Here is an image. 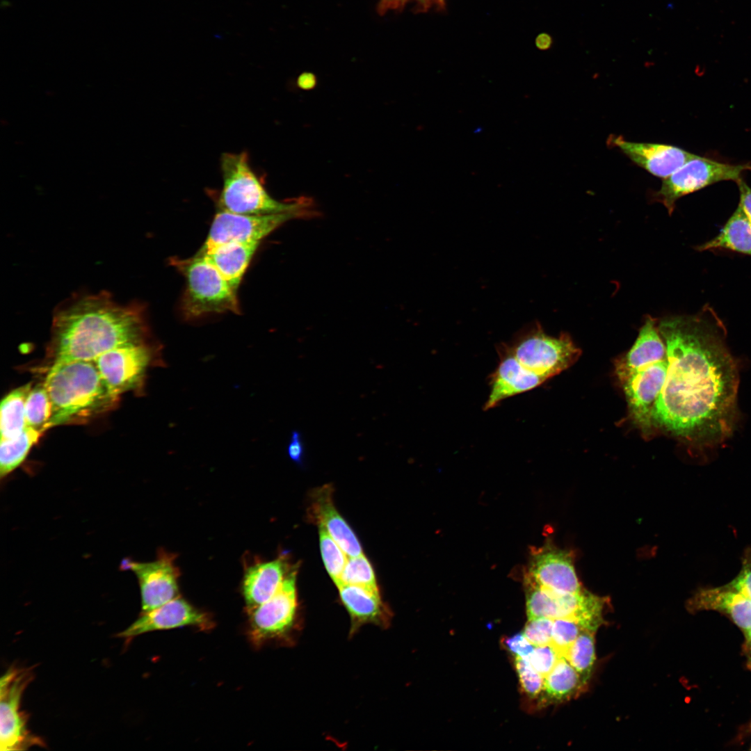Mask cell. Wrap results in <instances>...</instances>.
I'll return each mask as SVG.
<instances>
[{
    "instance_id": "43",
    "label": "cell",
    "mask_w": 751,
    "mask_h": 751,
    "mask_svg": "<svg viewBox=\"0 0 751 751\" xmlns=\"http://www.w3.org/2000/svg\"><path fill=\"white\" fill-rule=\"evenodd\" d=\"M552 40L550 35L543 33L539 35L537 40V45L541 49H547L551 45Z\"/></svg>"
},
{
    "instance_id": "44",
    "label": "cell",
    "mask_w": 751,
    "mask_h": 751,
    "mask_svg": "<svg viewBox=\"0 0 751 751\" xmlns=\"http://www.w3.org/2000/svg\"><path fill=\"white\" fill-rule=\"evenodd\" d=\"M750 729H751V724H750Z\"/></svg>"
},
{
    "instance_id": "21",
    "label": "cell",
    "mask_w": 751,
    "mask_h": 751,
    "mask_svg": "<svg viewBox=\"0 0 751 751\" xmlns=\"http://www.w3.org/2000/svg\"><path fill=\"white\" fill-rule=\"evenodd\" d=\"M332 489L325 485L312 495L311 517L323 527L349 557L363 554L359 540L334 507Z\"/></svg>"
},
{
    "instance_id": "15",
    "label": "cell",
    "mask_w": 751,
    "mask_h": 751,
    "mask_svg": "<svg viewBox=\"0 0 751 751\" xmlns=\"http://www.w3.org/2000/svg\"><path fill=\"white\" fill-rule=\"evenodd\" d=\"M667 367L666 359L634 372L621 382L630 414L645 432L653 426L652 410L664 385Z\"/></svg>"
},
{
    "instance_id": "4",
    "label": "cell",
    "mask_w": 751,
    "mask_h": 751,
    "mask_svg": "<svg viewBox=\"0 0 751 751\" xmlns=\"http://www.w3.org/2000/svg\"><path fill=\"white\" fill-rule=\"evenodd\" d=\"M220 167L223 181L218 202L220 210L245 215L300 212V202H280L268 194L250 165L245 152L224 153Z\"/></svg>"
},
{
    "instance_id": "22",
    "label": "cell",
    "mask_w": 751,
    "mask_h": 751,
    "mask_svg": "<svg viewBox=\"0 0 751 751\" xmlns=\"http://www.w3.org/2000/svg\"><path fill=\"white\" fill-rule=\"evenodd\" d=\"M284 556L248 567L243 581V593L251 611L268 600L278 590L291 569Z\"/></svg>"
},
{
    "instance_id": "28",
    "label": "cell",
    "mask_w": 751,
    "mask_h": 751,
    "mask_svg": "<svg viewBox=\"0 0 751 751\" xmlns=\"http://www.w3.org/2000/svg\"><path fill=\"white\" fill-rule=\"evenodd\" d=\"M42 433L26 427L13 438L1 439L0 477H6L24 461L30 449L39 439Z\"/></svg>"
},
{
    "instance_id": "8",
    "label": "cell",
    "mask_w": 751,
    "mask_h": 751,
    "mask_svg": "<svg viewBox=\"0 0 751 751\" xmlns=\"http://www.w3.org/2000/svg\"><path fill=\"white\" fill-rule=\"evenodd\" d=\"M28 670L10 668L0 682V745L1 751L26 750L38 745L26 727L27 718L20 710L22 694L31 679Z\"/></svg>"
},
{
    "instance_id": "18",
    "label": "cell",
    "mask_w": 751,
    "mask_h": 751,
    "mask_svg": "<svg viewBox=\"0 0 751 751\" xmlns=\"http://www.w3.org/2000/svg\"><path fill=\"white\" fill-rule=\"evenodd\" d=\"M498 351L500 361L491 378L490 391L484 405L485 410L506 398L531 390L547 380L525 368L504 344L499 346Z\"/></svg>"
},
{
    "instance_id": "6",
    "label": "cell",
    "mask_w": 751,
    "mask_h": 751,
    "mask_svg": "<svg viewBox=\"0 0 751 751\" xmlns=\"http://www.w3.org/2000/svg\"><path fill=\"white\" fill-rule=\"evenodd\" d=\"M504 345L525 368L547 380L569 368L581 355L568 334L548 335L538 322L521 329Z\"/></svg>"
},
{
    "instance_id": "27",
    "label": "cell",
    "mask_w": 751,
    "mask_h": 751,
    "mask_svg": "<svg viewBox=\"0 0 751 751\" xmlns=\"http://www.w3.org/2000/svg\"><path fill=\"white\" fill-rule=\"evenodd\" d=\"M31 387V383L26 384L3 398L0 408L1 439L17 437L26 428L25 404Z\"/></svg>"
},
{
    "instance_id": "32",
    "label": "cell",
    "mask_w": 751,
    "mask_h": 751,
    "mask_svg": "<svg viewBox=\"0 0 751 751\" xmlns=\"http://www.w3.org/2000/svg\"><path fill=\"white\" fill-rule=\"evenodd\" d=\"M341 583L379 590L372 566L364 554L348 559L338 585Z\"/></svg>"
},
{
    "instance_id": "30",
    "label": "cell",
    "mask_w": 751,
    "mask_h": 751,
    "mask_svg": "<svg viewBox=\"0 0 751 751\" xmlns=\"http://www.w3.org/2000/svg\"><path fill=\"white\" fill-rule=\"evenodd\" d=\"M51 416V404L45 384L38 383L31 387L25 404L26 427L41 433L48 429Z\"/></svg>"
},
{
    "instance_id": "12",
    "label": "cell",
    "mask_w": 751,
    "mask_h": 751,
    "mask_svg": "<svg viewBox=\"0 0 751 751\" xmlns=\"http://www.w3.org/2000/svg\"><path fill=\"white\" fill-rule=\"evenodd\" d=\"M174 558L172 554L161 550L152 562L140 563L129 558L121 562L120 568L134 572L138 581L141 613L151 611L177 597L179 572Z\"/></svg>"
},
{
    "instance_id": "16",
    "label": "cell",
    "mask_w": 751,
    "mask_h": 751,
    "mask_svg": "<svg viewBox=\"0 0 751 751\" xmlns=\"http://www.w3.org/2000/svg\"><path fill=\"white\" fill-rule=\"evenodd\" d=\"M211 625L212 622L207 614L177 597L157 608L141 613L135 622L118 633L117 636L130 639L152 631L184 626H195L207 629H210Z\"/></svg>"
},
{
    "instance_id": "9",
    "label": "cell",
    "mask_w": 751,
    "mask_h": 751,
    "mask_svg": "<svg viewBox=\"0 0 751 751\" xmlns=\"http://www.w3.org/2000/svg\"><path fill=\"white\" fill-rule=\"evenodd\" d=\"M526 612L528 620L572 617L579 622L597 618L602 612L605 599L586 590L575 594H560L524 579Z\"/></svg>"
},
{
    "instance_id": "23",
    "label": "cell",
    "mask_w": 751,
    "mask_h": 751,
    "mask_svg": "<svg viewBox=\"0 0 751 751\" xmlns=\"http://www.w3.org/2000/svg\"><path fill=\"white\" fill-rule=\"evenodd\" d=\"M340 599L351 618V630L364 624L385 626L389 621V611L382 603L379 590L362 586L341 583L337 586Z\"/></svg>"
},
{
    "instance_id": "20",
    "label": "cell",
    "mask_w": 751,
    "mask_h": 751,
    "mask_svg": "<svg viewBox=\"0 0 751 751\" xmlns=\"http://www.w3.org/2000/svg\"><path fill=\"white\" fill-rule=\"evenodd\" d=\"M658 324L656 318L647 316L634 344L616 362L615 371L620 382L634 372L667 359L665 344Z\"/></svg>"
},
{
    "instance_id": "37",
    "label": "cell",
    "mask_w": 751,
    "mask_h": 751,
    "mask_svg": "<svg viewBox=\"0 0 751 751\" xmlns=\"http://www.w3.org/2000/svg\"><path fill=\"white\" fill-rule=\"evenodd\" d=\"M727 585L751 600V549L745 552L738 574Z\"/></svg>"
},
{
    "instance_id": "17",
    "label": "cell",
    "mask_w": 751,
    "mask_h": 751,
    "mask_svg": "<svg viewBox=\"0 0 751 751\" xmlns=\"http://www.w3.org/2000/svg\"><path fill=\"white\" fill-rule=\"evenodd\" d=\"M612 143L636 165L663 179L696 155L677 146L631 142L621 136Z\"/></svg>"
},
{
    "instance_id": "25",
    "label": "cell",
    "mask_w": 751,
    "mask_h": 751,
    "mask_svg": "<svg viewBox=\"0 0 751 751\" xmlns=\"http://www.w3.org/2000/svg\"><path fill=\"white\" fill-rule=\"evenodd\" d=\"M586 685L563 656L544 677L543 693L540 702L545 704L570 700L583 691Z\"/></svg>"
},
{
    "instance_id": "5",
    "label": "cell",
    "mask_w": 751,
    "mask_h": 751,
    "mask_svg": "<svg viewBox=\"0 0 751 751\" xmlns=\"http://www.w3.org/2000/svg\"><path fill=\"white\" fill-rule=\"evenodd\" d=\"M172 264L186 278L182 300L186 317L195 318L227 312L239 313L236 290L204 256L172 259Z\"/></svg>"
},
{
    "instance_id": "45",
    "label": "cell",
    "mask_w": 751,
    "mask_h": 751,
    "mask_svg": "<svg viewBox=\"0 0 751 751\" xmlns=\"http://www.w3.org/2000/svg\"><path fill=\"white\" fill-rule=\"evenodd\" d=\"M751 749V748H750Z\"/></svg>"
},
{
    "instance_id": "39",
    "label": "cell",
    "mask_w": 751,
    "mask_h": 751,
    "mask_svg": "<svg viewBox=\"0 0 751 751\" xmlns=\"http://www.w3.org/2000/svg\"><path fill=\"white\" fill-rule=\"evenodd\" d=\"M286 452L289 458L299 466H302L305 455V447L302 434L297 430L291 432Z\"/></svg>"
},
{
    "instance_id": "13",
    "label": "cell",
    "mask_w": 751,
    "mask_h": 751,
    "mask_svg": "<svg viewBox=\"0 0 751 751\" xmlns=\"http://www.w3.org/2000/svg\"><path fill=\"white\" fill-rule=\"evenodd\" d=\"M296 567H292L276 592L251 611V633L256 640L284 633L292 625L297 608Z\"/></svg>"
},
{
    "instance_id": "36",
    "label": "cell",
    "mask_w": 751,
    "mask_h": 751,
    "mask_svg": "<svg viewBox=\"0 0 751 751\" xmlns=\"http://www.w3.org/2000/svg\"><path fill=\"white\" fill-rule=\"evenodd\" d=\"M554 620L537 617L528 620L523 633L535 646L551 643Z\"/></svg>"
},
{
    "instance_id": "26",
    "label": "cell",
    "mask_w": 751,
    "mask_h": 751,
    "mask_svg": "<svg viewBox=\"0 0 751 751\" xmlns=\"http://www.w3.org/2000/svg\"><path fill=\"white\" fill-rule=\"evenodd\" d=\"M715 249L751 256V221L739 206L716 237L696 247L698 251Z\"/></svg>"
},
{
    "instance_id": "40",
    "label": "cell",
    "mask_w": 751,
    "mask_h": 751,
    "mask_svg": "<svg viewBox=\"0 0 751 751\" xmlns=\"http://www.w3.org/2000/svg\"><path fill=\"white\" fill-rule=\"evenodd\" d=\"M740 193L739 207L751 221V188L741 179L736 183Z\"/></svg>"
},
{
    "instance_id": "3",
    "label": "cell",
    "mask_w": 751,
    "mask_h": 751,
    "mask_svg": "<svg viewBox=\"0 0 751 751\" xmlns=\"http://www.w3.org/2000/svg\"><path fill=\"white\" fill-rule=\"evenodd\" d=\"M44 384L51 404L48 429L88 419L111 409L118 400L94 361L54 363Z\"/></svg>"
},
{
    "instance_id": "7",
    "label": "cell",
    "mask_w": 751,
    "mask_h": 751,
    "mask_svg": "<svg viewBox=\"0 0 751 751\" xmlns=\"http://www.w3.org/2000/svg\"><path fill=\"white\" fill-rule=\"evenodd\" d=\"M747 170H751L749 163L734 165L695 155L663 179L661 187L652 196L670 215L681 197L722 181L737 183Z\"/></svg>"
},
{
    "instance_id": "33",
    "label": "cell",
    "mask_w": 751,
    "mask_h": 751,
    "mask_svg": "<svg viewBox=\"0 0 751 751\" xmlns=\"http://www.w3.org/2000/svg\"><path fill=\"white\" fill-rule=\"evenodd\" d=\"M514 665L524 694L530 699L540 701L544 688V677L531 665L527 658L515 657Z\"/></svg>"
},
{
    "instance_id": "2",
    "label": "cell",
    "mask_w": 751,
    "mask_h": 751,
    "mask_svg": "<svg viewBox=\"0 0 751 751\" xmlns=\"http://www.w3.org/2000/svg\"><path fill=\"white\" fill-rule=\"evenodd\" d=\"M143 308L121 305L111 294L78 295L56 308L49 352L54 363L94 361L115 348L146 341Z\"/></svg>"
},
{
    "instance_id": "1",
    "label": "cell",
    "mask_w": 751,
    "mask_h": 751,
    "mask_svg": "<svg viewBox=\"0 0 751 751\" xmlns=\"http://www.w3.org/2000/svg\"><path fill=\"white\" fill-rule=\"evenodd\" d=\"M658 327L668 367L653 426L701 446L718 444L734 428L738 385L722 322L706 306L694 316L663 318Z\"/></svg>"
},
{
    "instance_id": "19",
    "label": "cell",
    "mask_w": 751,
    "mask_h": 751,
    "mask_svg": "<svg viewBox=\"0 0 751 751\" xmlns=\"http://www.w3.org/2000/svg\"><path fill=\"white\" fill-rule=\"evenodd\" d=\"M687 607L691 612L721 613L743 631L751 628V600L727 584L697 590L688 601Z\"/></svg>"
},
{
    "instance_id": "24",
    "label": "cell",
    "mask_w": 751,
    "mask_h": 751,
    "mask_svg": "<svg viewBox=\"0 0 751 751\" xmlns=\"http://www.w3.org/2000/svg\"><path fill=\"white\" fill-rule=\"evenodd\" d=\"M260 241H233L199 253L236 290Z\"/></svg>"
},
{
    "instance_id": "38",
    "label": "cell",
    "mask_w": 751,
    "mask_h": 751,
    "mask_svg": "<svg viewBox=\"0 0 751 751\" xmlns=\"http://www.w3.org/2000/svg\"><path fill=\"white\" fill-rule=\"evenodd\" d=\"M503 645L515 657L528 658L535 648L522 633H518L503 640Z\"/></svg>"
},
{
    "instance_id": "34",
    "label": "cell",
    "mask_w": 751,
    "mask_h": 751,
    "mask_svg": "<svg viewBox=\"0 0 751 751\" xmlns=\"http://www.w3.org/2000/svg\"><path fill=\"white\" fill-rule=\"evenodd\" d=\"M585 629L572 617L554 620L551 644L563 656L566 650Z\"/></svg>"
},
{
    "instance_id": "14",
    "label": "cell",
    "mask_w": 751,
    "mask_h": 751,
    "mask_svg": "<svg viewBox=\"0 0 751 751\" xmlns=\"http://www.w3.org/2000/svg\"><path fill=\"white\" fill-rule=\"evenodd\" d=\"M524 579L560 594H575L583 590L572 556L549 544L534 551Z\"/></svg>"
},
{
    "instance_id": "35",
    "label": "cell",
    "mask_w": 751,
    "mask_h": 751,
    "mask_svg": "<svg viewBox=\"0 0 751 751\" xmlns=\"http://www.w3.org/2000/svg\"><path fill=\"white\" fill-rule=\"evenodd\" d=\"M563 656L551 644L535 646L527 658L533 668L544 677Z\"/></svg>"
},
{
    "instance_id": "41",
    "label": "cell",
    "mask_w": 751,
    "mask_h": 751,
    "mask_svg": "<svg viewBox=\"0 0 751 751\" xmlns=\"http://www.w3.org/2000/svg\"><path fill=\"white\" fill-rule=\"evenodd\" d=\"M297 84L301 89L310 90L315 87L316 84V78L315 75L311 72H303L298 76Z\"/></svg>"
},
{
    "instance_id": "10",
    "label": "cell",
    "mask_w": 751,
    "mask_h": 751,
    "mask_svg": "<svg viewBox=\"0 0 751 751\" xmlns=\"http://www.w3.org/2000/svg\"><path fill=\"white\" fill-rule=\"evenodd\" d=\"M153 357L152 348L145 341L115 348L94 362L110 392L118 397L143 385Z\"/></svg>"
},
{
    "instance_id": "29",
    "label": "cell",
    "mask_w": 751,
    "mask_h": 751,
    "mask_svg": "<svg viewBox=\"0 0 751 751\" xmlns=\"http://www.w3.org/2000/svg\"><path fill=\"white\" fill-rule=\"evenodd\" d=\"M595 633L588 630L581 631L563 654L586 684L592 673L596 658Z\"/></svg>"
},
{
    "instance_id": "42",
    "label": "cell",
    "mask_w": 751,
    "mask_h": 751,
    "mask_svg": "<svg viewBox=\"0 0 751 751\" xmlns=\"http://www.w3.org/2000/svg\"><path fill=\"white\" fill-rule=\"evenodd\" d=\"M745 635V652L747 658V665L751 669V628L743 631Z\"/></svg>"
},
{
    "instance_id": "31",
    "label": "cell",
    "mask_w": 751,
    "mask_h": 751,
    "mask_svg": "<svg viewBox=\"0 0 751 751\" xmlns=\"http://www.w3.org/2000/svg\"><path fill=\"white\" fill-rule=\"evenodd\" d=\"M319 541L325 567L337 586L340 582L341 574L348 560L346 554L321 526H319Z\"/></svg>"
},
{
    "instance_id": "11",
    "label": "cell",
    "mask_w": 751,
    "mask_h": 751,
    "mask_svg": "<svg viewBox=\"0 0 751 751\" xmlns=\"http://www.w3.org/2000/svg\"><path fill=\"white\" fill-rule=\"evenodd\" d=\"M298 212L264 215L239 214L220 210L213 220L208 236L200 253L233 241H260Z\"/></svg>"
}]
</instances>
